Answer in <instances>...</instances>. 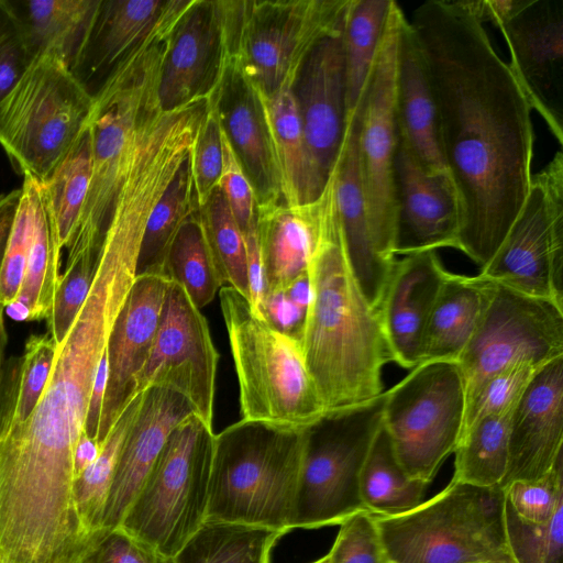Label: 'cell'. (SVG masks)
Returning <instances> with one entry per match:
<instances>
[{"instance_id": "680465c9", "label": "cell", "mask_w": 563, "mask_h": 563, "mask_svg": "<svg viewBox=\"0 0 563 563\" xmlns=\"http://www.w3.org/2000/svg\"><path fill=\"white\" fill-rule=\"evenodd\" d=\"M101 444L81 432L74 451V476L77 478L99 455Z\"/></svg>"}, {"instance_id": "c3c4849f", "label": "cell", "mask_w": 563, "mask_h": 563, "mask_svg": "<svg viewBox=\"0 0 563 563\" xmlns=\"http://www.w3.org/2000/svg\"><path fill=\"white\" fill-rule=\"evenodd\" d=\"M98 262L80 260L65 265L52 310L46 319L47 333L58 345L81 309L93 282Z\"/></svg>"}, {"instance_id": "8992f818", "label": "cell", "mask_w": 563, "mask_h": 563, "mask_svg": "<svg viewBox=\"0 0 563 563\" xmlns=\"http://www.w3.org/2000/svg\"><path fill=\"white\" fill-rule=\"evenodd\" d=\"M220 306L239 384L241 420L278 430H306L325 417L299 339L257 317L230 286Z\"/></svg>"}, {"instance_id": "9c48e42d", "label": "cell", "mask_w": 563, "mask_h": 563, "mask_svg": "<svg viewBox=\"0 0 563 563\" xmlns=\"http://www.w3.org/2000/svg\"><path fill=\"white\" fill-rule=\"evenodd\" d=\"M213 437L195 413L178 423L118 528L174 558L207 519Z\"/></svg>"}, {"instance_id": "4dcf8cb0", "label": "cell", "mask_w": 563, "mask_h": 563, "mask_svg": "<svg viewBox=\"0 0 563 563\" xmlns=\"http://www.w3.org/2000/svg\"><path fill=\"white\" fill-rule=\"evenodd\" d=\"M101 0L13 1L32 54L52 53L76 74Z\"/></svg>"}, {"instance_id": "30bf717a", "label": "cell", "mask_w": 563, "mask_h": 563, "mask_svg": "<svg viewBox=\"0 0 563 563\" xmlns=\"http://www.w3.org/2000/svg\"><path fill=\"white\" fill-rule=\"evenodd\" d=\"M384 393L377 398L325 417L309 429L302 457L294 529L341 525L366 511L360 476L383 424Z\"/></svg>"}, {"instance_id": "6f0895ef", "label": "cell", "mask_w": 563, "mask_h": 563, "mask_svg": "<svg viewBox=\"0 0 563 563\" xmlns=\"http://www.w3.org/2000/svg\"><path fill=\"white\" fill-rule=\"evenodd\" d=\"M21 189L0 195V272Z\"/></svg>"}, {"instance_id": "11a10c76", "label": "cell", "mask_w": 563, "mask_h": 563, "mask_svg": "<svg viewBox=\"0 0 563 563\" xmlns=\"http://www.w3.org/2000/svg\"><path fill=\"white\" fill-rule=\"evenodd\" d=\"M265 318L277 329L296 338L302 325L306 311L298 307L286 292L266 295Z\"/></svg>"}, {"instance_id": "7402d4cb", "label": "cell", "mask_w": 563, "mask_h": 563, "mask_svg": "<svg viewBox=\"0 0 563 563\" xmlns=\"http://www.w3.org/2000/svg\"><path fill=\"white\" fill-rule=\"evenodd\" d=\"M253 188L256 207L283 201L279 172L263 95L233 56L208 101Z\"/></svg>"}, {"instance_id": "db71d44e", "label": "cell", "mask_w": 563, "mask_h": 563, "mask_svg": "<svg viewBox=\"0 0 563 563\" xmlns=\"http://www.w3.org/2000/svg\"><path fill=\"white\" fill-rule=\"evenodd\" d=\"M86 560L90 563H174L173 558L161 554L121 528L107 531Z\"/></svg>"}, {"instance_id": "f35d334b", "label": "cell", "mask_w": 563, "mask_h": 563, "mask_svg": "<svg viewBox=\"0 0 563 563\" xmlns=\"http://www.w3.org/2000/svg\"><path fill=\"white\" fill-rule=\"evenodd\" d=\"M142 399L143 393L128 404L101 443L97 459L74 481L73 496L79 518L88 533L99 540L106 534L102 518L119 455Z\"/></svg>"}, {"instance_id": "836d02e7", "label": "cell", "mask_w": 563, "mask_h": 563, "mask_svg": "<svg viewBox=\"0 0 563 563\" xmlns=\"http://www.w3.org/2000/svg\"><path fill=\"white\" fill-rule=\"evenodd\" d=\"M427 486L411 478L402 468L382 424L360 476V494L365 510L379 517L405 514L424 501Z\"/></svg>"}, {"instance_id": "cb8c5ba5", "label": "cell", "mask_w": 563, "mask_h": 563, "mask_svg": "<svg viewBox=\"0 0 563 563\" xmlns=\"http://www.w3.org/2000/svg\"><path fill=\"white\" fill-rule=\"evenodd\" d=\"M448 272L435 251L405 255L391 266L378 313L400 367L421 362L424 329Z\"/></svg>"}, {"instance_id": "3957f363", "label": "cell", "mask_w": 563, "mask_h": 563, "mask_svg": "<svg viewBox=\"0 0 563 563\" xmlns=\"http://www.w3.org/2000/svg\"><path fill=\"white\" fill-rule=\"evenodd\" d=\"M308 277L310 298L298 339L325 415L377 398L393 355L378 310L349 262L331 178L318 199Z\"/></svg>"}, {"instance_id": "6da1fadb", "label": "cell", "mask_w": 563, "mask_h": 563, "mask_svg": "<svg viewBox=\"0 0 563 563\" xmlns=\"http://www.w3.org/2000/svg\"><path fill=\"white\" fill-rule=\"evenodd\" d=\"M431 88L441 157L460 208L457 250L484 267L527 199L532 108L463 1L423 2L408 20Z\"/></svg>"}, {"instance_id": "f907efd6", "label": "cell", "mask_w": 563, "mask_h": 563, "mask_svg": "<svg viewBox=\"0 0 563 563\" xmlns=\"http://www.w3.org/2000/svg\"><path fill=\"white\" fill-rule=\"evenodd\" d=\"M328 553L329 563H387L374 515L360 511L344 520Z\"/></svg>"}, {"instance_id": "5b68a950", "label": "cell", "mask_w": 563, "mask_h": 563, "mask_svg": "<svg viewBox=\"0 0 563 563\" xmlns=\"http://www.w3.org/2000/svg\"><path fill=\"white\" fill-rule=\"evenodd\" d=\"M309 429L240 419L214 433L206 520L291 531Z\"/></svg>"}, {"instance_id": "7dc6e473", "label": "cell", "mask_w": 563, "mask_h": 563, "mask_svg": "<svg viewBox=\"0 0 563 563\" xmlns=\"http://www.w3.org/2000/svg\"><path fill=\"white\" fill-rule=\"evenodd\" d=\"M222 162L221 128L214 109L207 102L190 153L191 175L199 207L219 187Z\"/></svg>"}, {"instance_id": "44dd1931", "label": "cell", "mask_w": 563, "mask_h": 563, "mask_svg": "<svg viewBox=\"0 0 563 563\" xmlns=\"http://www.w3.org/2000/svg\"><path fill=\"white\" fill-rule=\"evenodd\" d=\"M168 283L162 273L136 275L112 328L107 345L108 378L98 433L100 444L133 399L134 380L151 353Z\"/></svg>"}, {"instance_id": "ac0fdd59", "label": "cell", "mask_w": 563, "mask_h": 563, "mask_svg": "<svg viewBox=\"0 0 563 563\" xmlns=\"http://www.w3.org/2000/svg\"><path fill=\"white\" fill-rule=\"evenodd\" d=\"M532 110L563 145V0H516L495 25Z\"/></svg>"}, {"instance_id": "d6a6232c", "label": "cell", "mask_w": 563, "mask_h": 563, "mask_svg": "<svg viewBox=\"0 0 563 563\" xmlns=\"http://www.w3.org/2000/svg\"><path fill=\"white\" fill-rule=\"evenodd\" d=\"M92 170L88 126L42 184L45 210L56 252L71 241L85 207Z\"/></svg>"}, {"instance_id": "ab89813d", "label": "cell", "mask_w": 563, "mask_h": 563, "mask_svg": "<svg viewBox=\"0 0 563 563\" xmlns=\"http://www.w3.org/2000/svg\"><path fill=\"white\" fill-rule=\"evenodd\" d=\"M56 351L57 344L47 332L26 340L0 396V435L31 417L48 382Z\"/></svg>"}, {"instance_id": "60d3db41", "label": "cell", "mask_w": 563, "mask_h": 563, "mask_svg": "<svg viewBox=\"0 0 563 563\" xmlns=\"http://www.w3.org/2000/svg\"><path fill=\"white\" fill-rule=\"evenodd\" d=\"M60 256L54 247L42 184L36 181L27 263L21 289L14 299L29 310V321L46 320L49 316L60 279Z\"/></svg>"}, {"instance_id": "7a4b0ae2", "label": "cell", "mask_w": 563, "mask_h": 563, "mask_svg": "<svg viewBox=\"0 0 563 563\" xmlns=\"http://www.w3.org/2000/svg\"><path fill=\"white\" fill-rule=\"evenodd\" d=\"M135 278L130 263L99 258L87 299L57 345L40 402L25 422L0 435V540L53 549L82 537L73 496L74 451L99 364Z\"/></svg>"}, {"instance_id": "74e56055", "label": "cell", "mask_w": 563, "mask_h": 563, "mask_svg": "<svg viewBox=\"0 0 563 563\" xmlns=\"http://www.w3.org/2000/svg\"><path fill=\"white\" fill-rule=\"evenodd\" d=\"M512 410L477 420L461 434L453 452L452 481L482 487L500 486L507 471Z\"/></svg>"}, {"instance_id": "ee69618b", "label": "cell", "mask_w": 563, "mask_h": 563, "mask_svg": "<svg viewBox=\"0 0 563 563\" xmlns=\"http://www.w3.org/2000/svg\"><path fill=\"white\" fill-rule=\"evenodd\" d=\"M505 518L517 563H563V504L548 521L532 523L518 517L506 503Z\"/></svg>"}, {"instance_id": "d590c367", "label": "cell", "mask_w": 563, "mask_h": 563, "mask_svg": "<svg viewBox=\"0 0 563 563\" xmlns=\"http://www.w3.org/2000/svg\"><path fill=\"white\" fill-rule=\"evenodd\" d=\"M283 532L208 521L173 558L174 563H269Z\"/></svg>"}, {"instance_id": "7c38bea8", "label": "cell", "mask_w": 563, "mask_h": 563, "mask_svg": "<svg viewBox=\"0 0 563 563\" xmlns=\"http://www.w3.org/2000/svg\"><path fill=\"white\" fill-rule=\"evenodd\" d=\"M483 280L482 313L457 361L465 410L498 373L518 364L543 365L563 355L562 307Z\"/></svg>"}, {"instance_id": "4316f807", "label": "cell", "mask_w": 563, "mask_h": 563, "mask_svg": "<svg viewBox=\"0 0 563 563\" xmlns=\"http://www.w3.org/2000/svg\"><path fill=\"white\" fill-rule=\"evenodd\" d=\"M174 2L101 0L76 70L87 88L92 81H97L98 88L124 58L144 43Z\"/></svg>"}, {"instance_id": "f546056e", "label": "cell", "mask_w": 563, "mask_h": 563, "mask_svg": "<svg viewBox=\"0 0 563 563\" xmlns=\"http://www.w3.org/2000/svg\"><path fill=\"white\" fill-rule=\"evenodd\" d=\"M483 306L484 280L477 275L449 271L424 329L421 362L457 363L474 333Z\"/></svg>"}, {"instance_id": "7bdbcfd3", "label": "cell", "mask_w": 563, "mask_h": 563, "mask_svg": "<svg viewBox=\"0 0 563 563\" xmlns=\"http://www.w3.org/2000/svg\"><path fill=\"white\" fill-rule=\"evenodd\" d=\"M199 213L208 245L224 285L234 288L249 300L244 236L220 186L199 207Z\"/></svg>"}, {"instance_id": "6125c7cd", "label": "cell", "mask_w": 563, "mask_h": 563, "mask_svg": "<svg viewBox=\"0 0 563 563\" xmlns=\"http://www.w3.org/2000/svg\"><path fill=\"white\" fill-rule=\"evenodd\" d=\"M81 563H90V562H88L87 560H85V561H84V562H81Z\"/></svg>"}, {"instance_id": "2e32d148", "label": "cell", "mask_w": 563, "mask_h": 563, "mask_svg": "<svg viewBox=\"0 0 563 563\" xmlns=\"http://www.w3.org/2000/svg\"><path fill=\"white\" fill-rule=\"evenodd\" d=\"M241 10L242 0H190L169 33L162 60V111L211 99L234 54Z\"/></svg>"}, {"instance_id": "b9f144b4", "label": "cell", "mask_w": 563, "mask_h": 563, "mask_svg": "<svg viewBox=\"0 0 563 563\" xmlns=\"http://www.w3.org/2000/svg\"><path fill=\"white\" fill-rule=\"evenodd\" d=\"M198 207L189 156L148 217L137 261V275L164 274L165 258L175 234Z\"/></svg>"}, {"instance_id": "1f68e13d", "label": "cell", "mask_w": 563, "mask_h": 563, "mask_svg": "<svg viewBox=\"0 0 563 563\" xmlns=\"http://www.w3.org/2000/svg\"><path fill=\"white\" fill-rule=\"evenodd\" d=\"M264 102L279 172L283 202L298 207L317 201L325 186L312 163L290 88L264 97Z\"/></svg>"}, {"instance_id": "83f0119b", "label": "cell", "mask_w": 563, "mask_h": 563, "mask_svg": "<svg viewBox=\"0 0 563 563\" xmlns=\"http://www.w3.org/2000/svg\"><path fill=\"white\" fill-rule=\"evenodd\" d=\"M318 200L298 207L283 201L256 207V231L266 295L287 291L307 275Z\"/></svg>"}, {"instance_id": "f5cc1de1", "label": "cell", "mask_w": 563, "mask_h": 563, "mask_svg": "<svg viewBox=\"0 0 563 563\" xmlns=\"http://www.w3.org/2000/svg\"><path fill=\"white\" fill-rule=\"evenodd\" d=\"M221 141L223 162L219 186L224 194L236 223L244 234L256 221L255 195L245 172L222 130Z\"/></svg>"}, {"instance_id": "be15d7a7", "label": "cell", "mask_w": 563, "mask_h": 563, "mask_svg": "<svg viewBox=\"0 0 563 563\" xmlns=\"http://www.w3.org/2000/svg\"><path fill=\"white\" fill-rule=\"evenodd\" d=\"M387 563H394V562H389V561H388Z\"/></svg>"}, {"instance_id": "816d5d0a", "label": "cell", "mask_w": 563, "mask_h": 563, "mask_svg": "<svg viewBox=\"0 0 563 563\" xmlns=\"http://www.w3.org/2000/svg\"><path fill=\"white\" fill-rule=\"evenodd\" d=\"M33 57L14 2L0 0V101Z\"/></svg>"}, {"instance_id": "e575fe53", "label": "cell", "mask_w": 563, "mask_h": 563, "mask_svg": "<svg viewBox=\"0 0 563 563\" xmlns=\"http://www.w3.org/2000/svg\"><path fill=\"white\" fill-rule=\"evenodd\" d=\"M393 0H350L344 27L346 117L358 104L367 85Z\"/></svg>"}, {"instance_id": "f6af8a7d", "label": "cell", "mask_w": 563, "mask_h": 563, "mask_svg": "<svg viewBox=\"0 0 563 563\" xmlns=\"http://www.w3.org/2000/svg\"><path fill=\"white\" fill-rule=\"evenodd\" d=\"M37 180L23 177L19 205L0 272V306L4 309L21 289L32 236L33 195Z\"/></svg>"}, {"instance_id": "94428289", "label": "cell", "mask_w": 563, "mask_h": 563, "mask_svg": "<svg viewBox=\"0 0 563 563\" xmlns=\"http://www.w3.org/2000/svg\"><path fill=\"white\" fill-rule=\"evenodd\" d=\"M311 563H329V555L325 554L324 556L318 559L317 561H313Z\"/></svg>"}, {"instance_id": "ba28073f", "label": "cell", "mask_w": 563, "mask_h": 563, "mask_svg": "<svg viewBox=\"0 0 563 563\" xmlns=\"http://www.w3.org/2000/svg\"><path fill=\"white\" fill-rule=\"evenodd\" d=\"M92 93L65 60L36 54L0 101V145L43 184L87 126Z\"/></svg>"}, {"instance_id": "5bb4252c", "label": "cell", "mask_w": 563, "mask_h": 563, "mask_svg": "<svg viewBox=\"0 0 563 563\" xmlns=\"http://www.w3.org/2000/svg\"><path fill=\"white\" fill-rule=\"evenodd\" d=\"M477 276L563 308V152L532 174L525 205Z\"/></svg>"}, {"instance_id": "603a6c76", "label": "cell", "mask_w": 563, "mask_h": 563, "mask_svg": "<svg viewBox=\"0 0 563 563\" xmlns=\"http://www.w3.org/2000/svg\"><path fill=\"white\" fill-rule=\"evenodd\" d=\"M563 355L532 377L509 424L508 463L500 484L542 477L563 455Z\"/></svg>"}, {"instance_id": "681fc988", "label": "cell", "mask_w": 563, "mask_h": 563, "mask_svg": "<svg viewBox=\"0 0 563 563\" xmlns=\"http://www.w3.org/2000/svg\"><path fill=\"white\" fill-rule=\"evenodd\" d=\"M543 365L518 364L492 377L466 408L461 434L477 420L511 411Z\"/></svg>"}, {"instance_id": "8d00e7d4", "label": "cell", "mask_w": 563, "mask_h": 563, "mask_svg": "<svg viewBox=\"0 0 563 563\" xmlns=\"http://www.w3.org/2000/svg\"><path fill=\"white\" fill-rule=\"evenodd\" d=\"M164 275L201 309L225 286L216 266L200 219L199 207L183 222L168 249Z\"/></svg>"}, {"instance_id": "9a60e30c", "label": "cell", "mask_w": 563, "mask_h": 563, "mask_svg": "<svg viewBox=\"0 0 563 563\" xmlns=\"http://www.w3.org/2000/svg\"><path fill=\"white\" fill-rule=\"evenodd\" d=\"M350 0H242L233 58L264 97L290 88L302 59L344 22Z\"/></svg>"}, {"instance_id": "d4e9b609", "label": "cell", "mask_w": 563, "mask_h": 563, "mask_svg": "<svg viewBox=\"0 0 563 563\" xmlns=\"http://www.w3.org/2000/svg\"><path fill=\"white\" fill-rule=\"evenodd\" d=\"M194 413L179 394L162 387L143 391L137 416L124 440L108 493L102 531L120 526L170 432Z\"/></svg>"}, {"instance_id": "bcb514c9", "label": "cell", "mask_w": 563, "mask_h": 563, "mask_svg": "<svg viewBox=\"0 0 563 563\" xmlns=\"http://www.w3.org/2000/svg\"><path fill=\"white\" fill-rule=\"evenodd\" d=\"M503 489L506 503L518 517L532 523L548 521L563 504V455L542 477L515 481Z\"/></svg>"}, {"instance_id": "f1b7e54d", "label": "cell", "mask_w": 563, "mask_h": 563, "mask_svg": "<svg viewBox=\"0 0 563 563\" xmlns=\"http://www.w3.org/2000/svg\"><path fill=\"white\" fill-rule=\"evenodd\" d=\"M398 130L422 168L430 175H446L437 134L434 101L423 57L406 18L400 30L396 66Z\"/></svg>"}, {"instance_id": "277c9868", "label": "cell", "mask_w": 563, "mask_h": 563, "mask_svg": "<svg viewBox=\"0 0 563 563\" xmlns=\"http://www.w3.org/2000/svg\"><path fill=\"white\" fill-rule=\"evenodd\" d=\"M190 0H175L155 31L124 58L92 93L87 122L92 170L78 228L67 245L65 265L98 261L114 200L139 136L158 111V80L169 33Z\"/></svg>"}, {"instance_id": "d6986e66", "label": "cell", "mask_w": 563, "mask_h": 563, "mask_svg": "<svg viewBox=\"0 0 563 563\" xmlns=\"http://www.w3.org/2000/svg\"><path fill=\"white\" fill-rule=\"evenodd\" d=\"M343 27L344 22L314 43L290 86L312 163L324 186L346 128Z\"/></svg>"}, {"instance_id": "e0dca14e", "label": "cell", "mask_w": 563, "mask_h": 563, "mask_svg": "<svg viewBox=\"0 0 563 563\" xmlns=\"http://www.w3.org/2000/svg\"><path fill=\"white\" fill-rule=\"evenodd\" d=\"M219 357L207 319L185 289L169 280L151 353L134 380L133 398L150 387L170 389L213 430Z\"/></svg>"}, {"instance_id": "91938a15", "label": "cell", "mask_w": 563, "mask_h": 563, "mask_svg": "<svg viewBox=\"0 0 563 563\" xmlns=\"http://www.w3.org/2000/svg\"><path fill=\"white\" fill-rule=\"evenodd\" d=\"M8 341V334L4 324V309L0 306V389L2 384V362Z\"/></svg>"}, {"instance_id": "8fae6325", "label": "cell", "mask_w": 563, "mask_h": 563, "mask_svg": "<svg viewBox=\"0 0 563 563\" xmlns=\"http://www.w3.org/2000/svg\"><path fill=\"white\" fill-rule=\"evenodd\" d=\"M465 393L456 362H421L384 391L383 427L413 479L429 485L453 454L463 428Z\"/></svg>"}, {"instance_id": "4fadbf2b", "label": "cell", "mask_w": 563, "mask_h": 563, "mask_svg": "<svg viewBox=\"0 0 563 563\" xmlns=\"http://www.w3.org/2000/svg\"><path fill=\"white\" fill-rule=\"evenodd\" d=\"M406 16L393 0L384 35L361 97L357 162L366 216L374 246L393 263L396 221L395 157L398 140L396 66Z\"/></svg>"}, {"instance_id": "484cf974", "label": "cell", "mask_w": 563, "mask_h": 563, "mask_svg": "<svg viewBox=\"0 0 563 563\" xmlns=\"http://www.w3.org/2000/svg\"><path fill=\"white\" fill-rule=\"evenodd\" d=\"M360 112L361 100L347 114L331 180L349 262L364 296L378 310L395 261L389 263L382 258L371 236L357 162Z\"/></svg>"}, {"instance_id": "ffe728a7", "label": "cell", "mask_w": 563, "mask_h": 563, "mask_svg": "<svg viewBox=\"0 0 563 563\" xmlns=\"http://www.w3.org/2000/svg\"><path fill=\"white\" fill-rule=\"evenodd\" d=\"M396 221L393 255L457 250L460 208L446 175L428 174L398 130L395 157Z\"/></svg>"}, {"instance_id": "52a82bcc", "label": "cell", "mask_w": 563, "mask_h": 563, "mask_svg": "<svg viewBox=\"0 0 563 563\" xmlns=\"http://www.w3.org/2000/svg\"><path fill=\"white\" fill-rule=\"evenodd\" d=\"M500 486L452 481L405 514L374 516L394 563H517L508 542Z\"/></svg>"}, {"instance_id": "9f6ffc18", "label": "cell", "mask_w": 563, "mask_h": 563, "mask_svg": "<svg viewBox=\"0 0 563 563\" xmlns=\"http://www.w3.org/2000/svg\"><path fill=\"white\" fill-rule=\"evenodd\" d=\"M108 378L107 352L102 357L92 387L88 413L85 423V432L98 441L99 426L102 412V405Z\"/></svg>"}]
</instances>
